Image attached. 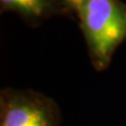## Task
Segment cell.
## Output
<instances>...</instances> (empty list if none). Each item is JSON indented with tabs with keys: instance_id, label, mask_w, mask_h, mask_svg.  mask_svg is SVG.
Wrapping results in <instances>:
<instances>
[{
	"instance_id": "obj_1",
	"label": "cell",
	"mask_w": 126,
	"mask_h": 126,
	"mask_svg": "<svg viewBox=\"0 0 126 126\" xmlns=\"http://www.w3.org/2000/svg\"><path fill=\"white\" fill-rule=\"evenodd\" d=\"M77 17L93 67L107 69L117 48L126 41V3L85 0Z\"/></svg>"
},
{
	"instance_id": "obj_2",
	"label": "cell",
	"mask_w": 126,
	"mask_h": 126,
	"mask_svg": "<svg viewBox=\"0 0 126 126\" xmlns=\"http://www.w3.org/2000/svg\"><path fill=\"white\" fill-rule=\"evenodd\" d=\"M57 102L32 89L6 87L0 92V126H61Z\"/></svg>"
},
{
	"instance_id": "obj_3",
	"label": "cell",
	"mask_w": 126,
	"mask_h": 126,
	"mask_svg": "<svg viewBox=\"0 0 126 126\" xmlns=\"http://www.w3.org/2000/svg\"><path fill=\"white\" fill-rule=\"evenodd\" d=\"M0 10L18 14L29 25H39L53 16H72L57 0H0Z\"/></svg>"
},
{
	"instance_id": "obj_4",
	"label": "cell",
	"mask_w": 126,
	"mask_h": 126,
	"mask_svg": "<svg viewBox=\"0 0 126 126\" xmlns=\"http://www.w3.org/2000/svg\"><path fill=\"white\" fill-rule=\"evenodd\" d=\"M57 1L64 9H66L69 12L72 17H75V16L78 15L79 11H80L81 6L85 0H57Z\"/></svg>"
}]
</instances>
